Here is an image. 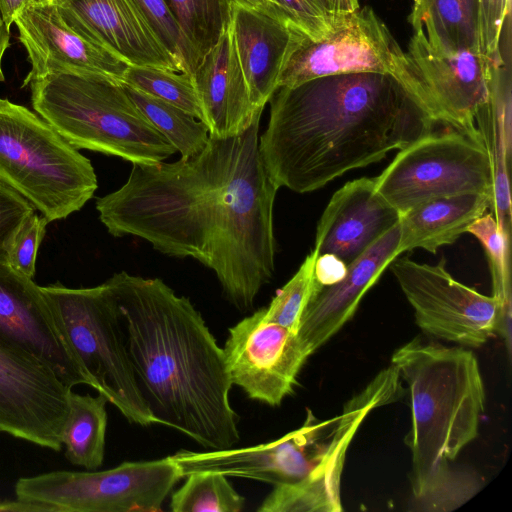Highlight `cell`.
<instances>
[{
  "mask_svg": "<svg viewBox=\"0 0 512 512\" xmlns=\"http://www.w3.org/2000/svg\"><path fill=\"white\" fill-rule=\"evenodd\" d=\"M311 39L323 37L331 20L316 0H271Z\"/></svg>",
  "mask_w": 512,
  "mask_h": 512,
  "instance_id": "d590c367",
  "label": "cell"
},
{
  "mask_svg": "<svg viewBox=\"0 0 512 512\" xmlns=\"http://www.w3.org/2000/svg\"><path fill=\"white\" fill-rule=\"evenodd\" d=\"M1 432V431H0Z\"/></svg>",
  "mask_w": 512,
  "mask_h": 512,
  "instance_id": "60d3db41",
  "label": "cell"
},
{
  "mask_svg": "<svg viewBox=\"0 0 512 512\" xmlns=\"http://www.w3.org/2000/svg\"><path fill=\"white\" fill-rule=\"evenodd\" d=\"M223 350L232 385L273 407L293 392L311 355L297 333L265 317V308L229 328Z\"/></svg>",
  "mask_w": 512,
  "mask_h": 512,
  "instance_id": "9a60e30c",
  "label": "cell"
},
{
  "mask_svg": "<svg viewBox=\"0 0 512 512\" xmlns=\"http://www.w3.org/2000/svg\"><path fill=\"white\" fill-rule=\"evenodd\" d=\"M482 244L491 273L493 296L501 304L506 326L511 315L510 234L502 231L492 213H485L467 229Z\"/></svg>",
  "mask_w": 512,
  "mask_h": 512,
  "instance_id": "f546056e",
  "label": "cell"
},
{
  "mask_svg": "<svg viewBox=\"0 0 512 512\" xmlns=\"http://www.w3.org/2000/svg\"><path fill=\"white\" fill-rule=\"evenodd\" d=\"M375 181L380 196L403 215L436 198L471 193L492 198V163L481 139L449 127L399 150Z\"/></svg>",
  "mask_w": 512,
  "mask_h": 512,
  "instance_id": "30bf717a",
  "label": "cell"
},
{
  "mask_svg": "<svg viewBox=\"0 0 512 512\" xmlns=\"http://www.w3.org/2000/svg\"><path fill=\"white\" fill-rule=\"evenodd\" d=\"M72 388L37 358L0 340V431L60 451Z\"/></svg>",
  "mask_w": 512,
  "mask_h": 512,
  "instance_id": "5bb4252c",
  "label": "cell"
},
{
  "mask_svg": "<svg viewBox=\"0 0 512 512\" xmlns=\"http://www.w3.org/2000/svg\"><path fill=\"white\" fill-rule=\"evenodd\" d=\"M0 340L51 367L69 387L95 389L33 279L0 263Z\"/></svg>",
  "mask_w": 512,
  "mask_h": 512,
  "instance_id": "2e32d148",
  "label": "cell"
},
{
  "mask_svg": "<svg viewBox=\"0 0 512 512\" xmlns=\"http://www.w3.org/2000/svg\"><path fill=\"white\" fill-rule=\"evenodd\" d=\"M258 149L279 189L308 193L433 132L436 122L394 77L373 72L279 87Z\"/></svg>",
  "mask_w": 512,
  "mask_h": 512,
  "instance_id": "7a4b0ae2",
  "label": "cell"
},
{
  "mask_svg": "<svg viewBox=\"0 0 512 512\" xmlns=\"http://www.w3.org/2000/svg\"><path fill=\"white\" fill-rule=\"evenodd\" d=\"M318 254L312 250L294 276L276 293L265 308V317L297 333L300 320L311 300L322 289L314 279Z\"/></svg>",
  "mask_w": 512,
  "mask_h": 512,
  "instance_id": "4dcf8cb0",
  "label": "cell"
},
{
  "mask_svg": "<svg viewBox=\"0 0 512 512\" xmlns=\"http://www.w3.org/2000/svg\"><path fill=\"white\" fill-rule=\"evenodd\" d=\"M35 210L24 197L0 184V263L7 264L17 233Z\"/></svg>",
  "mask_w": 512,
  "mask_h": 512,
  "instance_id": "836d02e7",
  "label": "cell"
},
{
  "mask_svg": "<svg viewBox=\"0 0 512 512\" xmlns=\"http://www.w3.org/2000/svg\"><path fill=\"white\" fill-rule=\"evenodd\" d=\"M480 52L490 59L501 56L500 38L503 24L509 16L510 0H478Z\"/></svg>",
  "mask_w": 512,
  "mask_h": 512,
  "instance_id": "e575fe53",
  "label": "cell"
},
{
  "mask_svg": "<svg viewBox=\"0 0 512 512\" xmlns=\"http://www.w3.org/2000/svg\"><path fill=\"white\" fill-rule=\"evenodd\" d=\"M54 316L95 390L131 424H157L138 386L116 297L105 281L89 288L41 286Z\"/></svg>",
  "mask_w": 512,
  "mask_h": 512,
  "instance_id": "ba28073f",
  "label": "cell"
},
{
  "mask_svg": "<svg viewBox=\"0 0 512 512\" xmlns=\"http://www.w3.org/2000/svg\"><path fill=\"white\" fill-rule=\"evenodd\" d=\"M34 110L76 149L156 164L176 152L127 93L94 73H49L30 81Z\"/></svg>",
  "mask_w": 512,
  "mask_h": 512,
  "instance_id": "8992f818",
  "label": "cell"
},
{
  "mask_svg": "<svg viewBox=\"0 0 512 512\" xmlns=\"http://www.w3.org/2000/svg\"><path fill=\"white\" fill-rule=\"evenodd\" d=\"M125 85V84H124ZM128 95L182 159L200 153L209 138L207 126L184 110L125 85Z\"/></svg>",
  "mask_w": 512,
  "mask_h": 512,
  "instance_id": "484cf974",
  "label": "cell"
},
{
  "mask_svg": "<svg viewBox=\"0 0 512 512\" xmlns=\"http://www.w3.org/2000/svg\"><path fill=\"white\" fill-rule=\"evenodd\" d=\"M165 47L191 74L200 63L192 46L163 0H133Z\"/></svg>",
  "mask_w": 512,
  "mask_h": 512,
  "instance_id": "1f68e13d",
  "label": "cell"
},
{
  "mask_svg": "<svg viewBox=\"0 0 512 512\" xmlns=\"http://www.w3.org/2000/svg\"><path fill=\"white\" fill-rule=\"evenodd\" d=\"M400 219L401 214L377 192L375 177L349 181L324 209L313 250L334 254L348 265Z\"/></svg>",
  "mask_w": 512,
  "mask_h": 512,
  "instance_id": "ffe728a7",
  "label": "cell"
},
{
  "mask_svg": "<svg viewBox=\"0 0 512 512\" xmlns=\"http://www.w3.org/2000/svg\"><path fill=\"white\" fill-rule=\"evenodd\" d=\"M107 398L98 393L69 395V415L62 431L65 457L86 470L100 468L104 461L107 429Z\"/></svg>",
  "mask_w": 512,
  "mask_h": 512,
  "instance_id": "d4e9b609",
  "label": "cell"
},
{
  "mask_svg": "<svg viewBox=\"0 0 512 512\" xmlns=\"http://www.w3.org/2000/svg\"><path fill=\"white\" fill-rule=\"evenodd\" d=\"M180 479V468L168 456L126 461L103 471L60 470L22 477L15 494L41 511L156 512Z\"/></svg>",
  "mask_w": 512,
  "mask_h": 512,
  "instance_id": "9c48e42d",
  "label": "cell"
},
{
  "mask_svg": "<svg viewBox=\"0 0 512 512\" xmlns=\"http://www.w3.org/2000/svg\"><path fill=\"white\" fill-rule=\"evenodd\" d=\"M360 424V418L347 409L324 421L308 410L300 428L272 442L204 452L181 449L170 456L182 478L192 472L213 471L274 486L292 485V494L300 505L331 511L341 504L345 456Z\"/></svg>",
  "mask_w": 512,
  "mask_h": 512,
  "instance_id": "5b68a950",
  "label": "cell"
},
{
  "mask_svg": "<svg viewBox=\"0 0 512 512\" xmlns=\"http://www.w3.org/2000/svg\"><path fill=\"white\" fill-rule=\"evenodd\" d=\"M106 282L121 312L139 389L156 423L207 450L233 447L240 435L226 357L200 312L159 278L121 271Z\"/></svg>",
  "mask_w": 512,
  "mask_h": 512,
  "instance_id": "3957f363",
  "label": "cell"
},
{
  "mask_svg": "<svg viewBox=\"0 0 512 512\" xmlns=\"http://www.w3.org/2000/svg\"><path fill=\"white\" fill-rule=\"evenodd\" d=\"M163 1L201 61L228 27L232 0Z\"/></svg>",
  "mask_w": 512,
  "mask_h": 512,
  "instance_id": "4316f807",
  "label": "cell"
},
{
  "mask_svg": "<svg viewBox=\"0 0 512 512\" xmlns=\"http://www.w3.org/2000/svg\"><path fill=\"white\" fill-rule=\"evenodd\" d=\"M184 484L171 495L174 512H240L245 498L230 484L227 476L213 471L188 474Z\"/></svg>",
  "mask_w": 512,
  "mask_h": 512,
  "instance_id": "83f0119b",
  "label": "cell"
},
{
  "mask_svg": "<svg viewBox=\"0 0 512 512\" xmlns=\"http://www.w3.org/2000/svg\"><path fill=\"white\" fill-rule=\"evenodd\" d=\"M260 119L239 135L209 136L190 158L133 164L126 183L96 201L111 235L136 236L165 255L196 259L242 311L275 270L278 188L260 157Z\"/></svg>",
  "mask_w": 512,
  "mask_h": 512,
  "instance_id": "6da1fadb",
  "label": "cell"
},
{
  "mask_svg": "<svg viewBox=\"0 0 512 512\" xmlns=\"http://www.w3.org/2000/svg\"><path fill=\"white\" fill-rule=\"evenodd\" d=\"M31 70L23 86L49 73L100 74L122 82L129 64L71 29L53 1L26 6L15 17Z\"/></svg>",
  "mask_w": 512,
  "mask_h": 512,
  "instance_id": "e0dca14e",
  "label": "cell"
},
{
  "mask_svg": "<svg viewBox=\"0 0 512 512\" xmlns=\"http://www.w3.org/2000/svg\"><path fill=\"white\" fill-rule=\"evenodd\" d=\"M445 264L444 259L431 265L395 258L389 265L417 325L430 336L470 348L482 346L497 331H509L498 299L457 281Z\"/></svg>",
  "mask_w": 512,
  "mask_h": 512,
  "instance_id": "7c38bea8",
  "label": "cell"
},
{
  "mask_svg": "<svg viewBox=\"0 0 512 512\" xmlns=\"http://www.w3.org/2000/svg\"><path fill=\"white\" fill-rule=\"evenodd\" d=\"M327 16L335 18L352 13L360 8L358 0H316Z\"/></svg>",
  "mask_w": 512,
  "mask_h": 512,
  "instance_id": "74e56055",
  "label": "cell"
},
{
  "mask_svg": "<svg viewBox=\"0 0 512 512\" xmlns=\"http://www.w3.org/2000/svg\"><path fill=\"white\" fill-rule=\"evenodd\" d=\"M50 221L34 213L21 227L9 251L7 264L17 272L33 279L38 249Z\"/></svg>",
  "mask_w": 512,
  "mask_h": 512,
  "instance_id": "d6a6232c",
  "label": "cell"
},
{
  "mask_svg": "<svg viewBox=\"0 0 512 512\" xmlns=\"http://www.w3.org/2000/svg\"><path fill=\"white\" fill-rule=\"evenodd\" d=\"M358 72L390 75L413 95L406 54L369 6L335 18L330 30L319 39L302 33L288 52L278 88L294 87L321 76Z\"/></svg>",
  "mask_w": 512,
  "mask_h": 512,
  "instance_id": "8fae6325",
  "label": "cell"
},
{
  "mask_svg": "<svg viewBox=\"0 0 512 512\" xmlns=\"http://www.w3.org/2000/svg\"><path fill=\"white\" fill-rule=\"evenodd\" d=\"M191 76L209 136L239 135L262 114L251 102L230 23Z\"/></svg>",
  "mask_w": 512,
  "mask_h": 512,
  "instance_id": "7402d4cb",
  "label": "cell"
},
{
  "mask_svg": "<svg viewBox=\"0 0 512 512\" xmlns=\"http://www.w3.org/2000/svg\"><path fill=\"white\" fill-rule=\"evenodd\" d=\"M52 1L71 29L129 65L186 72L133 0Z\"/></svg>",
  "mask_w": 512,
  "mask_h": 512,
  "instance_id": "ac0fdd59",
  "label": "cell"
},
{
  "mask_svg": "<svg viewBox=\"0 0 512 512\" xmlns=\"http://www.w3.org/2000/svg\"><path fill=\"white\" fill-rule=\"evenodd\" d=\"M408 384L412 425L405 438L412 451L413 499L420 510L451 511L475 495L479 481L450 467L477 436L485 389L475 355L415 338L392 356Z\"/></svg>",
  "mask_w": 512,
  "mask_h": 512,
  "instance_id": "277c9868",
  "label": "cell"
},
{
  "mask_svg": "<svg viewBox=\"0 0 512 512\" xmlns=\"http://www.w3.org/2000/svg\"><path fill=\"white\" fill-rule=\"evenodd\" d=\"M408 21L435 53H481L478 0H413Z\"/></svg>",
  "mask_w": 512,
  "mask_h": 512,
  "instance_id": "cb8c5ba5",
  "label": "cell"
},
{
  "mask_svg": "<svg viewBox=\"0 0 512 512\" xmlns=\"http://www.w3.org/2000/svg\"><path fill=\"white\" fill-rule=\"evenodd\" d=\"M347 273V264L331 253L320 254L314 266V279L321 288L340 282Z\"/></svg>",
  "mask_w": 512,
  "mask_h": 512,
  "instance_id": "8d00e7d4",
  "label": "cell"
},
{
  "mask_svg": "<svg viewBox=\"0 0 512 512\" xmlns=\"http://www.w3.org/2000/svg\"><path fill=\"white\" fill-rule=\"evenodd\" d=\"M0 184L50 222L79 211L98 187L91 161L28 108L0 98Z\"/></svg>",
  "mask_w": 512,
  "mask_h": 512,
  "instance_id": "52a82bcc",
  "label": "cell"
},
{
  "mask_svg": "<svg viewBox=\"0 0 512 512\" xmlns=\"http://www.w3.org/2000/svg\"><path fill=\"white\" fill-rule=\"evenodd\" d=\"M230 25L251 102L263 109L278 89L290 48L304 32L271 0H232Z\"/></svg>",
  "mask_w": 512,
  "mask_h": 512,
  "instance_id": "d6986e66",
  "label": "cell"
},
{
  "mask_svg": "<svg viewBox=\"0 0 512 512\" xmlns=\"http://www.w3.org/2000/svg\"><path fill=\"white\" fill-rule=\"evenodd\" d=\"M52 0H0V10L8 26L14 23L16 15L26 6Z\"/></svg>",
  "mask_w": 512,
  "mask_h": 512,
  "instance_id": "f35d334b",
  "label": "cell"
},
{
  "mask_svg": "<svg viewBox=\"0 0 512 512\" xmlns=\"http://www.w3.org/2000/svg\"><path fill=\"white\" fill-rule=\"evenodd\" d=\"M10 38V26L5 22L1 10H0V82L4 80V74L2 71V58L9 46Z\"/></svg>",
  "mask_w": 512,
  "mask_h": 512,
  "instance_id": "ab89813d",
  "label": "cell"
},
{
  "mask_svg": "<svg viewBox=\"0 0 512 512\" xmlns=\"http://www.w3.org/2000/svg\"><path fill=\"white\" fill-rule=\"evenodd\" d=\"M400 254L398 223L347 265V273L340 282L318 292L303 312L297 331L310 354L354 315L365 293Z\"/></svg>",
  "mask_w": 512,
  "mask_h": 512,
  "instance_id": "44dd1931",
  "label": "cell"
},
{
  "mask_svg": "<svg viewBox=\"0 0 512 512\" xmlns=\"http://www.w3.org/2000/svg\"><path fill=\"white\" fill-rule=\"evenodd\" d=\"M122 82L128 87L172 104L202 121L199 99L189 73L129 65Z\"/></svg>",
  "mask_w": 512,
  "mask_h": 512,
  "instance_id": "f1b7e54d",
  "label": "cell"
},
{
  "mask_svg": "<svg viewBox=\"0 0 512 512\" xmlns=\"http://www.w3.org/2000/svg\"><path fill=\"white\" fill-rule=\"evenodd\" d=\"M491 203V196L471 193L436 198L411 208L399 222L401 253L421 248L435 254L467 232Z\"/></svg>",
  "mask_w": 512,
  "mask_h": 512,
  "instance_id": "603a6c76",
  "label": "cell"
},
{
  "mask_svg": "<svg viewBox=\"0 0 512 512\" xmlns=\"http://www.w3.org/2000/svg\"><path fill=\"white\" fill-rule=\"evenodd\" d=\"M405 54L413 95L429 116L482 140L477 118L488 103L493 67L501 56L490 59L473 51L435 53L420 32H413Z\"/></svg>",
  "mask_w": 512,
  "mask_h": 512,
  "instance_id": "4fadbf2b",
  "label": "cell"
}]
</instances>
